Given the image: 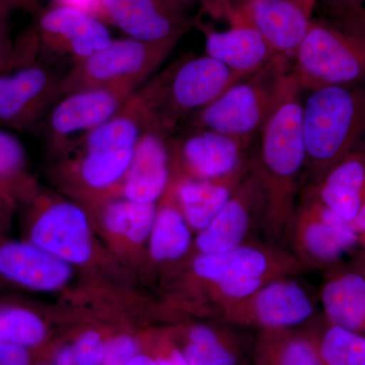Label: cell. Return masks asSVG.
<instances>
[{"label":"cell","instance_id":"cell-6","mask_svg":"<svg viewBox=\"0 0 365 365\" xmlns=\"http://www.w3.org/2000/svg\"><path fill=\"white\" fill-rule=\"evenodd\" d=\"M177 42L146 43L127 38L112 40L64 73L59 98L90 88L141 86L176 47Z\"/></svg>","mask_w":365,"mask_h":365},{"label":"cell","instance_id":"cell-29","mask_svg":"<svg viewBox=\"0 0 365 365\" xmlns=\"http://www.w3.org/2000/svg\"><path fill=\"white\" fill-rule=\"evenodd\" d=\"M47 327L33 309L16 304L0 306V343L30 348L40 345Z\"/></svg>","mask_w":365,"mask_h":365},{"label":"cell","instance_id":"cell-26","mask_svg":"<svg viewBox=\"0 0 365 365\" xmlns=\"http://www.w3.org/2000/svg\"><path fill=\"white\" fill-rule=\"evenodd\" d=\"M259 349L260 365H324L317 338L288 329L266 331Z\"/></svg>","mask_w":365,"mask_h":365},{"label":"cell","instance_id":"cell-43","mask_svg":"<svg viewBox=\"0 0 365 365\" xmlns=\"http://www.w3.org/2000/svg\"><path fill=\"white\" fill-rule=\"evenodd\" d=\"M127 365H158L157 359H151L148 355L138 354Z\"/></svg>","mask_w":365,"mask_h":365},{"label":"cell","instance_id":"cell-17","mask_svg":"<svg viewBox=\"0 0 365 365\" xmlns=\"http://www.w3.org/2000/svg\"><path fill=\"white\" fill-rule=\"evenodd\" d=\"M232 1L237 14L258 30L274 51L294 57L312 23L299 0Z\"/></svg>","mask_w":365,"mask_h":365},{"label":"cell","instance_id":"cell-22","mask_svg":"<svg viewBox=\"0 0 365 365\" xmlns=\"http://www.w3.org/2000/svg\"><path fill=\"white\" fill-rule=\"evenodd\" d=\"M348 222L365 204V150H353L322 178L309 195Z\"/></svg>","mask_w":365,"mask_h":365},{"label":"cell","instance_id":"cell-19","mask_svg":"<svg viewBox=\"0 0 365 365\" xmlns=\"http://www.w3.org/2000/svg\"><path fill=\"white\" fill-rule=\"evenodd\" d=\"M169 139L150 129L144 131L120 186L124 198L140 203L160 200L172 179Z\"/></svg>","mask_w":365,"mask_h":365},{"label":"cell","instance_id":"cell-48","mask_svg":"<svg viewBox=\"0 0 365 365\" xmlns=\"http://www.w3.org/2000/svg\"><path fill=\"white\" fill-rule=\"evenodd\" d=\"M353 1L360 2V0H353Z\"/></svg>","mask_w":365,"mask_h":365},{"label":"cell","instance_id":"cell-15","mask_svg":"<svg viewBox=\"0 0 365 365\" xmlns=\"http://www.w3.org/2000/svg\"><path fill=\"white\" fill-rule=\"evenodd\" d=\"M34 29L40 51L66 57L72 64L91 56L113 40L104 21L72 7L54 6L46 9Z\"/></svg>","mask_w":365,"mask_h":365},{"label":"cell","instance_id":"cell-42","mask_svg":"<svg viewBox=\"0 0 365 365\" xmlns=\"http://www.w3.org/2000/svg\"><path fill=\"white\" fill-rule=\"evenodd\" d=\"M351 225L359 237V246L365 251V204L354 222H351Z\"/></svg>","mask_w":365,"mask_h":365},{"label":"cell","instance_id":"cell-7","mask_svg":"<svg viewBox=\"0 0 365 365\" xmlns=\"http://www.w3.org/2000/svg\"><path fill=\"white\" fill-rule=\"evenodd\" d=\"M309 269L294 253L281 249L278 245L247 242L223 253L197 254L191 264L194 278L207 289L234 280L271 282L302 275Z\"/></svg>","mask_w":365,"mask_h":365},{"label":"cell","instance_id":"cell-25","mask_svg":"<svg viewBox=\"0 0 365 365\" xmlns=\"http://www.w3.org/2000/svg\"><path fill=\"white\" fill-rule=\"evenodd\" d=\"M160 201L148 239L150 254L158 263H170L188 254L192 246V230L178 204L170 182Z\"/></svg>","mask_w":365,"mask_h":365},{"label":"cell","instance_id":"cell-10","mask_svg":"<svg viewBox=\"0 0 365 365\" xmlns=\"http://www.w3.org/2000/svg\"><path fill=\"white\" fill-rule=\"evenodd\" d=\"M140 86L83 88L59 98L40 124L46 140L53 150H64L79 136L107 121Z\"/></svg>","mask_w":365,"mask_h":365},{"label":"cell","instance_id":"cell-37","mask_svg":"<svg viewBox=\"0 0 365 365\" xmlns=\"http://www.w3.org/2000/svg\"><path fill=\"white\" fill-rule=\"evenodd\" d=\"M0 365H31V354L26 348L0 343Z\"/></svg>","mask_w":365,"mask_h":365},{"label":"cell","instance_id":"cell-23","mask_svg":"<svg viewBox=\"0 0 365 365\" xmlns=\"http://www.w3.org/2000/svg\"><path fill=\"white\" fill-rule=\"evenodd\" d=\"M327 321L365 335V275L360 268L332 274L321 289Z\"/></svg>","mask_w":365,"mask_h":365},{"label":"cell","instance_id":"cell-3","mask_svg":"<svg viewBox=\"0 0 365 365\" xmlns=\"http://www.w3.org/2000/svg\"><path fill=\"white\" fill-rule=\"evenodd\" d=\"M364 134L365 90L330 86L312 91L302 105V135L314 184L354 150Z\"/></svg>","mask_w":365,"mask_h":365},{"label":"cell","instance_id":"cell-18","mask_svg":"<svg viewBox=\"0 0 365 365\" xmlns=\"http://www.w3.org/2000/svg\"><path fill=\"white\" fill-rule=\"evenodd\" d=\"M71 265L30 241L0 240V279L35 292H53L71 278Z\"/></svg>","mask_w":365,"mask_h":365},{"label":"cell","instance_id":"cell-31","mask_svg":"<svg viewBox=\"0 0 365 365\" xmlns=\"http://www.w3.org/2000/svg\"><path fill=\"white\" fill-rule=\"evenodd\" d=\"M182 353L189 365H237L234 350L208 326L190 329Z\"/></svg>","mask_w":365,"mask_h":365},{"label":"cell","instance_id":"cell-5","mask_svg":"<svg viewBox=\"0 0 365 365\" xmlns=\"http://www.w3.org/2000/svg\"><path fill=\"white\" fill-rule=\"evenodd\" d=\"M300 88L351 86L365 79V40L337 26L312 21L294 54Z\"/></svg>","mask_w":365,"mask_h":365},{"label":"cell","instance_id":"cell-21","mask_svg":"<svg viewBox=\"0 0 365 365\" xmlns=\"http://www.w3.org/2000/svg\"><path fill=\"white\" fill-rule=\"evenodd\" d=\"M250 170V158L225 176L208 180H172L178 204L192 230L212 222Z\"/></svg>","mask_w":365,"mask_h":365},{"label":"cell","instance_id":"cell-39","mask_svg":"<svg viewBox=\"0 0 365 365\" xmlns=\"http://www.w3.org/2000/svg\"><path fill=\"white\" fill-rule=\"evenodd\" d=\"M20 7L25 9L21 0H0V26L9 23L11 14Z\"/></svg>","mask_w":365,"mask_h":365},{"label":"cell","instance_id":"cell-20","mask_svg":"<svg viewBox=\"0 0 365 365\" xmlns=\"http://www.w3.org/2000/svg\"><path fill=\"white\" fill-rule=\"evenodd\" d=\"M197 28L205 37L206 55L247 78L260 71L277 54L258 30L241 16L223 32L200 21Z\"/></svg>","mask_w":365,"mask_h":365},{"label":"cell","instance_id":"cell-40","mask_svg":"<svg viewBox=\"0 0 365 365\" xmlns=\"http://www.w3.org/2000/svg\"><path fill=\"white\" fill-rule=\"evenodd\" d=\"M158 365H189L184 353L179 349H170L157 359Z\"/></svg>","mask_w":365,"mask_h":365},{"label":"cell","instance_id":"cell-11","mask_svg":"<svg viewBox=\"0 0 365 365\" xmlns=\"http://www.w3.org/2000/svg\"><path fill=\"white\" fill-rule=\"evenodd\" d=\"M287 234L292 253L309 268L335 265L359 245L351 223L309 196L295 209Z\"/></svg>","mask_w":365,"mask_h":365},{"label":"cell","instance_id":"cell-4","mask_svg":"<svg viewBox=\"0 0 365 365\" xmlns=\"http://www.w3.org/2000/svg\"><path fill=\"white\" fill-rule=\"evenodd\" d=\"M290 58L276 54L248 78L228 88L187 122L189 129H206L240 137H256L283 100L300 88Z\"/></svg>","mask_w":365,"mask_h":365},{"label":"cell","instance_id":"cell-36","mask_svg":"<svg viewBox=\"0 0 365 365\" xmlns=\"http://www.w3.org/2000/svg\"><path fill=\"white\" fill-rule=\"evenodd\" d=\"M198 2L205 13L215 20H225L232 24L239 19L232 0H192Z\"/></svg>","mask_w":365,"mask_h":365},{"label":"cell","instance_id":"cell-46","mask_svg":"<svg viewBox=\"0 0 365 365\" xmlns=\"http://www.w3.org/2000/svg\"><path fill=\"white\" fill-rule=\"evenodd\" d=\"M23 2L24 7L28 9H34L37 6V0H21Z\"/></svg>","mask_w":365,"mask_h":365},{"label":"cell","instance_id":"cell-2","mask_svg":"<svg viewBox=\"0 0 365 365\" xmlns=\"http://www.w3.org/2000/svg\"><path fill=\"white\" fill-rule=\"evenodd\" d=\"M246 78L208 55H184L141 86L148 129L170 138L181 125Z\"/></svg>","mask_w":365,"mask_h":365},{"label":"cell","instance_id":"cell-30","mask_svg":"<svg viewBox=\"0 0 365 365\" xmlns=\"http://www.w3.org/2000/svg\"><path fill=\"white\" fill-rule=\"evenodd\" d=\"M317 340L324 365H365L364 334L329 324Z\"/></svg>","mask_w":365,"mask_h":365},{"label":"cell","instance_id":"cell-49","mask_svg":"<svg viewBox=\"0 0 365 365\" xmlns=\"http://www.w3.org/2000/svg\"><path fill=\"white\" fill-rule=\"evenodd\" d=\"M364 253H365V251H364Z\"/></svg>","mask_w":365,"mask_h":365},{"label":"cell","instance_id":"cell-24","mask_svg":"<svg viewBox=\"0 0 365 365\" xmlns=\"http://www.w3.org/2000/svg\"><path fill=\"white\" fill-rule=\"evenodd\" d=\"M66 148L78 153L76 160L67 165L69 174H73L81 188L91 193H106L120 188L135 150H88L76 144Z\"/></svg>","mask_w":365,"mask_h":365},{"label":"cell","instance_id":"cell-12","mask_svg":"<svg viewBox=\"0 0 365 365\" xmlns=\"http://www.w3.org/2000/svg\"><path fill=\"white\" fill-rule=\"evenodd\" d=\"M36 215L31 223L30 239L69 265H83L93 254L90 220L85 209L66 200L33 199Z\"/></svg>","mask_w":365,"mask_h":365},{"label":"cell","instance_id":"cell-47","mask_svg":"<svg viewBox=\"0 0 365 365\" xmlns=\"http://www.w3.org/2000/svg\"><path fill=\"white\" fill-rule=\"evenodd\" d=\"M360 269H361V270L364 271L365 275V263L364 264V265L360 266Z\"/></svg>","mask_w":365,"mask_h":365},{"label":"cell","instance_id":"cell-9","mask_svg":"<svg viewBox=\"0 0 365 365\" xmlns=\"http://www.w3.org/2000/svg\"><path fill=\"white\" fill-rule=\"evenodd\" d=\"M255 137L228 135L206 129H189L169 139L172 180L216 179L248 160Z\"/></svg>","mask_w":365,"mask_h":365},{"label":"cell","instance_id":"cell-28","mask_svg":"<svg viewBox=\"0 0 365 365\" xmlns=\"http://www.w3.org/2000/svg\"><path fill=\"white\" fill-rule=\"evenodd\" d=\"M158 206L126 198L110 200L103 209V222L110 232L122 235L134 244L148 241Z\"/></svg>","mask_w":365,"mask_h":365},{"label":"cell","instance_id":"cell-41","mask_svg":"<svg viewBox=\"0 0 365 365\" xmlns=\"http://www.w3.org/2000/svg\"><path fill=\"white\" fill-rule=\"evenodd\" d=\"M14 204V201L11 196L0 186V225L6 222L11 211L13 210Z\"/></svg>","mask_w":365,"mask_h":365},{"label":"cell","instance_id":"cell-13","mask_svg":"<svg viewBox=\"0 0 365 365\" xmlns=\"http://www.w3.org/2000/svg\"><path fill=\"white\" fill-rule=\"evenodd\" d=\"M313 300L292 277L271 281L222 313L228 324L265 331L287 330L313 317Z\"/></svg>","mask_w":365,"mask_h":365},{"label":"cell","instance_id":"cell-38","mask_svg":"<svg viewBox=\"0 0 365 365\" xmlns=\"http://www.w3.org/2000/svg\"><path fill=\"white\" fill-rule=\"evenodd\" d=\"M55 6L72 7V9L93 14L98 18L100 0H55Z\"/></svg>","mask_w":365,"mask_h":365},{"label":"cell","instance_id":"cell-34","mask_svg":"<svg viewBox=\"0 0 365 365\" xmlns=\"http://www.w3.org/2000/svg\"><path fill=\"white\" fill-rule=\"evenodd\" d=\"M337 28L365 40V6L353 0H339L334 6Z\"/></svg>","mask_w":365,"mask_h":365},{"label":"cell","instance_id":"cell-27","mask_svg":"<svg viewBox=\"0 0 365 365\" xmlns=\"http://www.w3.org/2000/svg\"><path fill=\"white\" fill-rule=\"evenodd\" d=\"M25 145L13 132L0 128V186L16 201H32L37 186L28 168Z\"/></svg>","mask_w":365,"mask_h":365},{"label":"cell","instance_id":"cell-14","mask_svg":"<svg viewBox=\"0 0 365 365\" xmlns=\"http://www.w3.org/2000/svg\"><path fill=\"white\" fill-rule=\"evenodd\" d=\"M98 18L146 43H179L199 21L163 0H100Z\"/></svg>","mask_w":365,"mask_h":365},{"label":"cell","instance_id":"cell-1","mask_svg":"<svg viewBox=\"0 0 365 365\" xmlns=\"http://www.w3.org/2000/svg\"><path fill=\"white\" fill-rule=\"evenodd\" d=\"M300 90L292 91L262 127L258 146L250 157V169L265 199L261 225L275 245L287 234L307 165Z\"/></svg>","mask_w":365,"mask_h":365},{"label":"cell","instance_id":"cell-16","mask_svg":"<svg viewBox=\"0 0 365 365\" xmlns=\"http://www.w3.org/2000/svg\"><path fill=\"white\" fill-rule=\"evenodd\" d=\"M263 189L250 169L222 210L207 227L198 232V254H217L245 244L250 232L263 218Z\"/></svg>","mask_w":365,"mask_h":365},{"label":"cell","instance_id":"cell-32","mask_svg":"<svg viewBox=\"0 0 365 365\" xmlns=\"http://www.w3.org/2000/svg\"><path fill=\"white\" fill-rule=\"evenodd\" d=\"M39 40L34 26L14 40L9 23L0 26V74L28 62L37 60Z\"/></svg>","mask_w":365,"mask_h":365},{"label":"cell","instance_id":"cell-8","mask_svg":"<svg viewBox=\"0 0 365 365\" xmlns=\"http://www.w3.org/2000/svg\"><path fill=\"white\" fill-rule=\"evenodd\" d=\"M63 76L38 59L0 74V128L25 132L39 127L59 98Z\"/></svg>","mask_w":365,"mask_h":365},{"label":"cell","instance_id":"cell-35","mask_svg":"<svg viewBox=\"0 0 365 365\" xmlns=\"http://www.w3.org/2000/svg\"><path fill=\"white\" fill-rule=\"evenodd\" d=\"M138 351L135 339L130 336H118L106 343L102 365H127Z\"/></svg>","mask_w":365,"mask_h":365},{"label":"cell","instance_id":"cell-33","mask_svg":"<svg viewBox=\"0 0 365 365\" xmlns=\"http://www.w3.org/2000/svg\"><path fill=\"white\" fill-rule=\"evenodd\" d=\"M106 343L100 334L88 331L72 344L59 350L55 365H102Z\"/></svg>","mask_w":365,"mask_h":365},{"label":"cell","instance_id":"cell-44","mask_svg":"<svg viewBox=\"0 0 365 365\" xmlns=\"http://www.w3.org/2000/svg\"><path fill=\"white\" fill-rule=\"evenodd\" d=\"M163 1L167 2L170 6H176L178 9H184V11H188L189 7L194 4L192 0H163Z\"/></svg>","mask_w":365,"mask_h":365},{"label":"cell","instance_id":"cell-45","mask_svg":"<svg viewBox=\"0 0 365 365\" xmlns=\"http://www.w3.org/2000/svg\"><path fill=\"white\" fill-rule=\"evenodd\" d=\"M317 1H318V0H299L300 4H302V7H304V11H306L309 18H312V14L314 13Z\"/></svg>","mask_w":365,"mask_h":365}]
</instances>
